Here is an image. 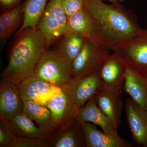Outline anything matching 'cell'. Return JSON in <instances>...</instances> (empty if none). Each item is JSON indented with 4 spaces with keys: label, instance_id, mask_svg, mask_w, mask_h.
I'll return each mask as SVG.
<instances>
[{
    "label": "cell",
    "instance_id": "cell-1",
    "mask_svg": "<svg viewBox=\"0 0 147 147\" xmlns=\"http://www.w3.org/2000/svg\"><path fill=\"white\" fill-rule=\"evenodd\" d=\"M91 15V38L98 45L112 50L131 39L141 30L136 15L119 3L107 4L100 0H84Z\"/></svg>",
    "mask_w": 147,
    "mask_h": 147
},
{
    "label": "cell",
    "instance_id": "cell-2",
    "mask_svg": "<svg viewBox=\"0 0 147 147\" xmlns=\"http://www.w3.org/2000/svg\"><path fill=\"white\" fill-rule=\"evenodd\" d=\"M16 36L8 64L1 74V77L18 86L35 75L47 45L45 36L37 28H27Z\"/></svg>",
    "mask_w": 147,
    "mask_h": 147
},
{
    "label": "cell",
    "instance_id": "cell-3",
    "mask_svg": "<svg viewBox=\"0 0 147 147\" xmlns=\"http://www.w3.org/2000/svg\"><path fill=\"white\" fill-rule=\"evenodd\" d=\"M35 75L61 88L73 79L72 65L59 50L47 49L37 66Z\"/></svg>",
    "mask_w": 147,
    "mask_h": 147
},
{
    "label": "cell",
    "instance_id": "cell-4",
    "mask_svg": "<svg viewBox=\"0 0 147 147\" xmlns=\"http://www.w3.org/2000/svg\"><path fill=\"white\" fill-rule=\"evenodd\" d=\"M75 83L76 79H73L61 87L60 91L45 104L52 114L53 132L75 119V113L78 109L74 101Z\"/></svg>",
    "mask_w": 147,
    "mask_h": 147
},
{
    "label": "cell",
    "instance_id": "cell-5",
    "mask_svg": "<svg viewBox=\"0 0 147 147\" xmlns=\"http://www.w3.org/2000/svg\"><path fill=\"white\" fill-rule=\"evenodd\" d=\"M67 19L63 0H49L36 27L45 36L47 47L67 32Z\"/></svg>",
    "mask_w": 147,
    "mask_h": 147
},
{
    "label": "cell",
    "instance_id": "cell-6",
    "mask_svg": "<svg viewBox=\"0 0 147 147\" xmlns=\"http://www.w3.org/2000/svg\"><path fill=\"white\" fill-rule=\"evenodd\" d=\"M108 50L91 38H86L82 50L72 63L73 79L99 70L110 54Z\"/></svg>",
    "mask_w": 147,
    "mask_h": 147
},
{
    "label": "cell",
    "instance_id": "cell-7",
    "mask_svg": "<svg viewBox=\"0 0 147 147\" xmlns=\"http://www.w3.org/2000/svg\"><path fill=\"white\" fill-rule=\"evenodd\" d=\"M126 65L147 70V28L112 50Z\"/></svg>",
    "mask_w": 147,
    "mask_h": 147
},
{
    "label": "cell",
    "instance_id": "cell-8",
    "mask_svg": "<svg viewBox=\"0 0 147 147\" xmlns=\"http://www.w3.org/2000/svg\"><path fill=\"white\" fill-rule=\"evenodd\" d=\"M17 86L22 101L32 100L44 105L61 89L35 75Z\"/></svg>",
    "mask_w": 147,
    "mask_h": 147
},
{
    "label": "cell",
    "instance_id": "cell-9",
    "mask_svg": "<svg viewBox=\"0 0 147 147\" xmlns=\"http://www.w3.org/2000/svg\"><path fill=\"white\" fill-rule=\"evenodd\" d=\"M126 65L115 53L110 54L99 69L101 88L121 92Z\"/></svg>",
    "mask_w": 147,
    "mask_h": 147
},
{
    "label": "cell",
    "instance_id": "cell-10",
    "mask_svg": "<svg viewBox=\"0 0 147 147\" xmlns=\"http://www.w3.org/2000/svg\"><path fill=\"white\" fill-rule=\"evenodd\" d=\"M123 89L134 102L147 110V70L126 65Z\"/></svg>",
    "mask_w": 147,
    "mask_h": 147
},
{
    "label": "cell",
    "instance_id": "cell-11",
    "mask_svg": "<svg viewBox=\"0 0 147 147\" xmlns=\"http://www.w3.org/2000/svg\"><path fill=\"white\" fill-rule=\"evenodd\" d=\"M125 107L127 121L133 140L138 146L147 147V110L130 97L125 100Z\"/></svg>",
    "mask_w": 147,
    "mask_h": 147
},
{
    "label": "cell",
    "instance_id": "cell-12",
    "mask_svg": "<svg viewBox=\"0 0 147 147\" xmlns=\"http://www.w3.org/2000/svg\"><path fill=\"white\" fill-rule=\"evenodd\" d=\"M46 142L47 147H86L82 125L75 119L65 126L52 132Z\"/></svg>",
    "mask_w": 147,
    "mask_h": 147
},
{
    "label": "cell",
    "instance_id": "cell-13",
    "mask_svg": "<svg viewBox=\"0 0 147 147\" xmlns=\"http://www.w3.org/2000/svg\"><path fill=\"white\" fill-rule=\"evenodd\" d=\"M94 98L100 110L117 130L121 123L123 105L121 92L101 88Z\"/></svg>",
    "mask_w": 147,
    "mask_h": 147
},
{
    "label": "cell",
    "instance_id": "cell-14",
    "mask_svg": "<svg viewBox=\"0 0 147 147\" xmlns=\"http://www.w3.org/2000/svg\"><path fill=\"white\" fill-rule=\"evenodd\" d=\"M22 101L18 87L11 82L1 79L0 83V118L9 121L22 112Z\"/></svg>",
    "mask_w": 147,
    "mask_h": 147
},
{
    "label": "cell",
    "instance_id": "cell-15",
    "mask_svg": "<svg viewBox=\"0 0 147 147\" xmlns=\"http://www.w3.org/2000/svg\"><path fill=\"white\" fill-rule=\"evenodd\" d=\"M86 139L87 147H131L132 145L119 135H111L99 131L95 125L88 122H80Z\"/></svg>",
    "mask_w": 147,
    "mask_h": 147
},
{
    "label": "cell",
    "instance_id": "cell-16",
    "mask_svg": "<svg viewBox=\"0 0 147 147\" xmlns=\"http://www.w3.org/2000/svg\"><path fill=\"white\" fill-rule=\"evenodd\" d=\"M75 119L79 122H88L99 126L107 134L119 135L113 123L97 106L94 97L77 110Z\"/></svg>",
    "mask_w": 147,
    "mask_h": 147
},
{
    "label": "cell",
    "instance_id": "cell-17",
    "mask_svg": "<svg viewBox=\"0 0 147 147\" xmlns=\"http://www.w3.org/2000/svg\"><path fill=\"white\" fill-rule=\"evenodd\" d=\"M99 70L76 79L74 88L75 104L78 109L87 102L101 88Z\"/></svg>",
    "mask_w": 147,
    "mask_h": 147
},
{
    "label": "cell",
    "instance_id": "cell-18",
    "mask_svg": "<svg viewBox=\"0 0 147 147\" xmlns=\"http://www.w3.org/2000/svg\"><path fill=\"white\" fill-rule=\"evenodd\" d=\"M13 133L17 137L37 138L46 140L52 132L36 125L22 113L12 117L9 120Z\"/></svg>",
    "mask_w": 147,
    "mask_h": 147
},
{
    "label": "cell",
    "instance_id": "cell-19",
    "mask_svg": "<svg viewBox=\"0 0 147 147\" xmlns=\"http://www.w3.org/2000/svg\"><path fill=\"white\" fill-rule=\"evenodd\" d=\"M24 3L0 16V47L1 51L9 38L16 31L24 17Z\"/></svg>",
    "mask_w": 147,
    "mask_h": 147
},
{
    "label": "cell",
    "instance_id": "cell-20",
    "mask_svg": "<svg viewBox=\"0 0 147 147\" xmlns=\"http://www.w3.org/2000/svg\"><path fill=\"white\" fill-rule=\"evenodd\" d=\"M22 112L32 121H34L40 128L53 132L52 114L45 105L32 100H23Z\"/></svg>",
    "mask_w": 147,
    "mask_h": 147
},
{
    "label": "cell",
    "instance_id": "cell-21",
    "mask_svg": "<svg viewBox=\"0 0 147 147\" xmlns=\"http://www.w3.org/2000/svg\"><path fill=\"white\" fill-rule=\"evenodd\" d=\"M93 30L91 15L85 6L67 17V32L81 35L85 38H91Z\"/></svg>",
    "mask_w": 147,
    "mask_h": 147
},
{
    "label": "cell",
    "instance_id": "cell-22",
    "mask_svg": "<svg viewBox=\"0 0 147 147\" xmlns=\"http://www.w3.org/2000/svg\"><path fill=\"white\" fill-rule=\"evenodd\" d=\"M49 1L26 0L24 2L23 24L16 35L27 28H36Z\"/></svg>",
    "mask_w": 147,
    "mask_h": 147
},
{
    "label": "cell",
    "instance_id": "cell-23",
    "mask_svg": "<svg viewBox=\"0 0 147 147\" xmlns=\"http://www.w3.org/2000/svg\"><path fill=\"white\" fill-rule=\"evenodd\" d=\"M63 36L58 50L72 65L83 48L85 38L71 32H67Z\"/></svg>",
    "mask_w": 147,
    "mask_h": 147
},
{
    "label": "cell",
    "instance_id": "cell-24",
    "mask_svg": "<svg viewBox=\"0 0 147 147\" xmlns=\"http://www.w3.org/2000/svg\"><path fill=\"white\" fill-rule=\"evenodd\" d=\"M17 138L9 121L0 118V147H15Z\"/></svg>",
    "mask_w": 147,
    "mask_h": 147
},
{
    "label": "cell",
    "instance_id": "cell-25",
    "mask_svg": "<svg viewBox=\"0 0 147 147\" xmlns=\"http://www.w3.org/2000/svg\"><path fill=\"white\" fill-rule=\"evenodd\" d=\"M15 147H47L46 140L37 138L17 137Z\"/></svg>",
    "mask_w": 147,
    "mask_h": 147
},
{
    "label": "cell",
    "instance_id": "cell-26",
    "mask_svg": "<svg viewBox=\"0 0 147 147\" xmlns=\"http://www.w3.org/2000/svg\"><path fill=\"white\" fill-rule=\"evenodd\" d=\"M63 5L67 17L84 7V0H63Z\"/></svg>",
    "mask_w": 147,
    "mask_h": 147
},
{
    "label": "cell",
    "instance_id": "cell-27",
    "mask_svg": "<svg viewBox=\"0 0 147 147\" xmlns=\"http://www.w3.org/2000/svg\"><path fill=\"white\" fill-rule=\"evenodd\" d=\"M21 0H0L2 5L5 7H10L16 5Z\"/></svg>",
    "mask_w": 147,
    "mask_h": 147
},
{
    "label": "cell",
    "instance_id": "cell-28",
    "mask_svg": "<svg viewBox=\"0 0 147 147\" xmlns=\"http://www.w3.org/2000/svg\"><path fill=\"white\" fill-rule=\"evenodd\" d=\"M100 1H110V2L112 3H119V0H100Z\"/></svg>",
    "mask_w": 147,
    "mask_h": 147
},
{
    "label": "cell",
    "instance_id": "cell-29",
    "mask_svg": "<svg viewBox=\"0 0 147 147\" xmlns=\"http://www.w3.org/2000/svg\"><path fill=\"white\" fill-rule=\"evenodd\" d=\"M124 1V0H119V1L120 2H122L123 1Z\"/></svg>",
    "mask_w": 147,
    "mask_h": 147
}]
</instances>
